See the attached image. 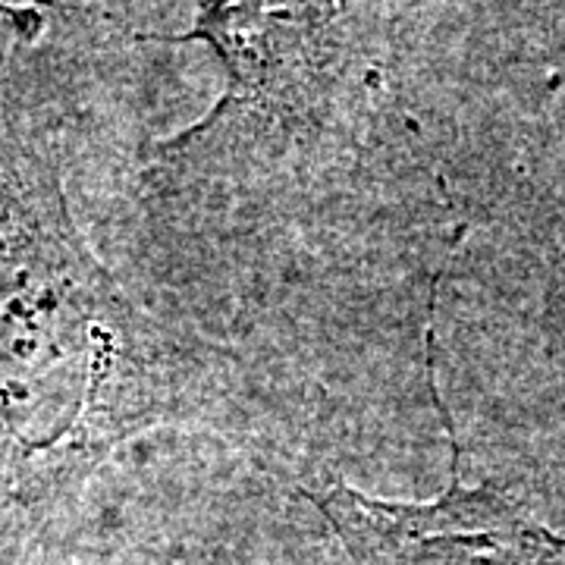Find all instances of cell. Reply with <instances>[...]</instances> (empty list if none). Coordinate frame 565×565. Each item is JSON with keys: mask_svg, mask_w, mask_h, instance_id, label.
Returning <instances> with one entry per match:
<instances>
[{"mask_svg": "<svg viewBox=\"0 0 565 565\" xmlns=\"http://www.w3.org/2000/svg\"><path fill=\"white\" fill-rule=\"evenodd\" d=\"M35 13H22V10H7L0 7V76L7 73V66L17 57V47L22 41L35 39Z\"/></svg>", "mask_w": 565, "mask_h": 565, "instance_id": "cell-2", "label": "cell"}, {"mask_svg": "<svg viewBox=\"0 0 565 565\" xmlns=\"http://www.w3.org/2000/svg\"><path fill=\"white\" fill-rule=\"evenodd\" d=\"M180 393V352L88 248L0 76V537L76 493Z\"/></svg>", "mask_w": 565, "mask_h": 565, "instance_id": "cell-1", "label": "cell"}]
</instances>
